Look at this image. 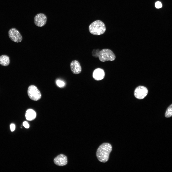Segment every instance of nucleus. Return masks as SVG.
<instances>
[{
    "label": "nucleus",
    "mask_w": 172,
    "mask_h": 172,
    "mask_svg": "<svg viewBox=\"0 0 172 172\" xmlns=\"http://www.w3.org/2000/svg\"><path fill=\"white\" fill-rule=\"evenodd\" d=\"M111 144L104 143L101 145L97 150L96 155L100 162L105 163L108 160L109 154L112 150Z\"/></svg>",
    "instance_id": "nucleus-1"
},
{
    "label": "nucleus",
    "mask_w": 172,
    "mask_h": 172,
    "mask_svg": "<svg viewBox=\"0 0 172 172\" xmlns=\"http://www.w3.org/2000/svg\"><path fill=\"white\" fill-rule=\"evenodd\" d=\"M89 30L90 32L93 35H99L105 32L106 28L105 25L102 21L97 20L90 25Z\"/></svg>",
    "instance_id": "nucleus-2"
},
{
    "label": "nucleus",
    "mask_w": 172,
    "mask_h": 172,
    "mask_svg": "<svg viewBox=\"0 0 172 172\" xmlns=\"http://www.w3.org/2000/svg\"><path fill=\"white\" fill-rule=\"evenodd\" d=\"M98 57L101 62L108 61H113L115 60L116 56L113 52L111 50L104 49L101 50L99 53Z\"/></svg>",
    "instance_id": "nucleus-3"
},
{
    "label": "nucleus",
    "mask_w": 172,
    "mask_h": 172,
    "mask_svg": "<svg viewBox=\"0 0 172 172\" xmlns=\"http://www.w3.org/2000/svg\"><path fill=\"white\" fill-rule=\"evenodd\" d=\"M27 93L30 98L34 101L39 100L41 97L40 91L36 86L33 85H31L28 87Z\"/></svg>",
    "instance_id": "nucleus-4"
},
{
    "label": "nucleus",
    "mask_w": 172,
    "mask_h": 172,
    "mask_svg": "<svg viewBox=\"0 0 172 172\" xmlns=\"http://www.w3.org/2000/svg\"><path fill=\"white\" fill-rule=\"evenodd\" d=\"M8 34L10 39L13 42L19 43L22 40V37L20 33L15 28L10 29L8 31Z\"/></svg>",
    "instance_id": "nucleus-5"
},
{
    "label": "nucleus",
    "mask_w": 172,
    "mask_h": 172,
    "mask_svg": "<svg viewBox=\"0 0 172 172\" xmlns=\"http://www.w3.org/2000/svg\"><path fill=\"white\" fill-rule=\"evenodd\" d=\"M47 20V16L43 13L37 14L34 18V23L38 27H41L44 26L46 24Z\"/></svg>",
    "instance_id": "nucleus-6"
},
{
    "label": "nucleus",
    "mask_w": 172,
    "mask_h": 172,
    "mask_svg": "<svg viewBox=\"0 0 172 172\" xmlns=\"http://www.w3.org/2000/svg\"><path fill=\"white\" fill-rule=\"evenodd\" d=\"M148 93V90L145 87L140 86L135 89L134 95L135 97L138 99H142L144 98Z\"/></svg>",
    "instance_id": "nucleus-7"
},
{
    "label": "nucleus",
    "mask_w": 172,
    "mask_h": 172,
    "mask_svg": "<svg viewBox=\"0 0 172 172\" xmlns=\"http://www.w3.org/2000/svg\"><path fill=\"white\" fill-rule=\"evenodd\" d=\"M54 161L56 165L59 166H65L68 162L67 156L63 154L58 155L54 159Z\"/></svg>",
    "instance_id": "nucleus-8"
},
{
    "label": "nucleus",
    "mask_w": 172,
    "mask_h": 172,
    "mask_svg": "<svg viewBox=\"0 0 172 172\" xmlns=\"http://www.w3.org/2000/svg\"><path fill=\"white\" fill-rule=\"evenodd\" d=\"M70 68L72 72L74 74H78L81 71V67L79 62L77 60L72 61L70 63Z\"/></svg>",
    "instance_id": "nucleus-9"
},
{
    "label": "nucleus",
    "mask_w": 172,
    "mask_h": 172,
    "mask_svg": "<svg viewBox=\"0 0 172 172\" xmlns=\"http://www.w3.org/2000/svg\"><path fill=\"white\" fill-rule=\"evenodd\" d=\"M105 76V73L104 70L100 68L95 69L93 73V78L97 81H99L103 79Z\"/></svg>",
    "instance_id": "nucleus-10"
},
{
    "label": "nucleus",
    "mask_w": 172,
    "mask_h": 172,
    "mask_svg": "<svg viewBox=\"0 0 172 172\" xmlns=\"http://www.w3.org/2000/svg\"><path fill=\"white\" fill-rule=\"evenodd\" d=\"M36 114L35 111L31 109H28L25 113V117L27 120L32 121L35 118Z\"/></svg>",
    "instance_id": "nucleus-11"
},
{
    "label": "nucleus",
    "mask_w": 172,
    "mask_h": 172,
    "mask_svg": "<svg viewBox=\"0 0 172 172\" xmlns=\"http://www.w3.org/2000/svg\"><path fill=\"white\" fill-rule=\"evenodd\" d=\"M10 63L9 57L5 55H2L0 56V64L4 66H8Z\"/></svg>",
    "instance_id": "nucleus-12"
},
{
    "label": "nucleus",
    "mask_w": 172,
    "mask_h": 172,
    "mask_svg": "<svg viewBox=\"0 0 172 172\" xmlns=\"http://www.w3.org/2000/svg\"><path fill=\"white\" fill-rule=\"evenodd\" d=\"M166 117L168 118L172 116V104L170 105L167 108L165 113Z\"/></svg>",
    "instance_id": "nucleus-13"
},
{
    "label": "nucleus",
    "mask_w": 172,
    "mask_h": 172,
    "mask_svg": "<svg viewBox=\"0 0 172 172\" xmlns=\"http://www.w3.org/2000/svg\"><path fill=\"white\" fill-rule=\"evenodd\" d=\"M57 85L60 87H62L65 85L64 83L62 81L60 80H58L56 81Z\"/></svg>",
    "instance_id": "nucleus-14"
},
{
    "label": "nucleus",
    "mask_w": 172,
    "mask_h": 172,
    "mask_svg": "<svg viewBox=\"0 0 172 172\" xmlns=\"http://www.w3.org/2000/svg\"><path fill=\"white\" fill-rule=\"evenodd\" d=\"M155 7L157 8H159L162 7V5L161 3L159 1H157L155 3Z\"/></svg>",
    "instance_id": "nucleus-15"
},
{
    "label": "nucleus",
    "mask_w": 172,
    "mask_h": 172,
    "mask_svg": "<svg viewBox=\"0 0 172 172\" xmlns=\"http://www.w3.org/2000/svg\"><path fill=\"white\" fill-rule=\"evenodd\" d=\"M23 124L24 127L26 128H28L29 127V125L27 121L24 122L23 123Z\"/></svg>",
    "instance_id": "nucleus-16"
},
{
    "label": "nucleus",
    "mask_w": 172,
    "mask_h": 172,
    "mask_svg": "<svg viewBox=\"0 0 172 172\" xmlns=\"http://www.w3.org/2000/svg\"><path fill=\"white\" fill-rule=\"evenodd\" d=\"M10 128L11 131H13L15 129V124H11L10 125Z\"/></svg>",
    "instance_id": "nucleus-17"
}]
</instances>
